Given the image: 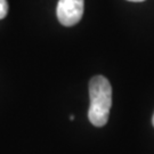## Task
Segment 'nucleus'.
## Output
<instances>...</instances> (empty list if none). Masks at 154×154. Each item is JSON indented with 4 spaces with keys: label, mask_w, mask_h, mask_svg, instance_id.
Masks as SVG:
<instances>
[{
    "label": "nucleus",
    "mask_w": 154,
    "mask_h": 154,
    "mask_svg": "<svg viewBox=\"0 0 154 154\" xmlns=\"http://www.w3.org/2000/svg\"><path fill=\"white\" fill-rule=\"evenodd\" d=\"M89 121L96 127L105 126L112 106V87L110 81L103 75L94 77L89 83Z\"/></svg>",
    "instance_id": "obj_1"
},
{
    "label": "nucleus",
    "mask_w": 154,
    "mask_h": 154,
    "mask_svg": "<svg viewBox=\"0 0 154 154\" xmlns=\"http://www.w3.org/2000/svg\"><path fill=\"white\" fill-rule=\"evenodd\" d=\"M85 0H60L56 8L57 18L62 25L73 26L82 18Z\"/></svg>",
    "instance_id": "obj_2"
},
{
    "label": "nucleus",
    "mask_w": 154,
    "mask_h": 154,
    "mask_svg": "<svg viewBox=\"0 0 154 154\" xmlns=\"http://www.w3.org/2000/svg\"><path fill=\"white\" fill-rule=\"evenodd\" d=\"M8 13V2L7 0H0V20L5 18Z\"/></svg>",
    "instance_id": "obj_3"
},
{
    "label": "nucleus",
    "mask_w": 154,
    "mask_h": 154,
    "mask_svg": "<svg viewBox=\"0 0 154 154\" xmlns=\"http://www.w3.org/2000/svg\"><path fill=\"white\" fill-rule=\"evenodd\" d=\"M128 1H132V2H142V1H145V0H128Z\"/></svg>",
    "instance_id": "obj_4"
},
{
    "label": "nucleus",
    "mask_w": 154,
    "mask_h": 154,
    "mask_svg": "<svg viewBox=\"0 0 154 154\" xmlns=\"http://www.w3.org/2000/svg\"><path fill=\"white\" fill-rule=\"evenodd\" d=\"M152 123H153V126H154V114H153V119H152Z\"/></svg>",
    "instance_id": "obj_5"
}]
</instances>
